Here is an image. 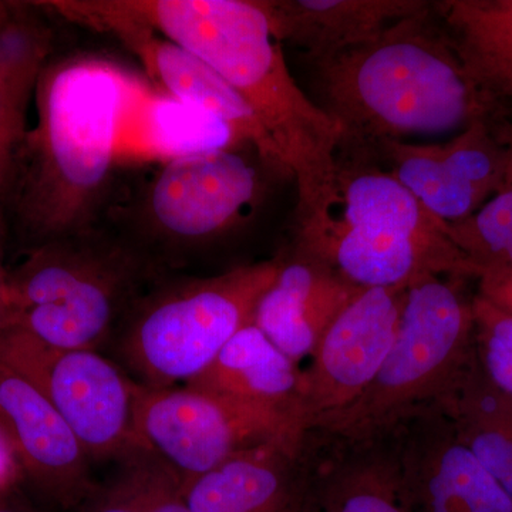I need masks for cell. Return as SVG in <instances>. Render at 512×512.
Masks as SVG:
<instances>
[{"mask_svg":"<svg viewBox=\"0 0 512 512\" xmlns=\"http://www.w3.org/2000/svg\"><path fill=\"white\" fill-rule=\"evenodd\" d=\"M50 9L87 28L133 23L210 64L255 114L279 167L298 188V222L322 204L342 128L293 79L259 0H57Z\"/></svg>","mask_w":512,"mask_h":512,"instance_id":"6da1fadb","label":"cell"},{"mask_svg":"<svg viewBox=\"0 0 512 512\" xmlns=\"http://www.w3.org/2000/svg\"><path fill=\"white\" fill-rule=\"evenodd\" d=\"M141 80L93 55L50 60L37 79L36 124L9 192L36 245L99 225L117 164L121 117Z\"/></svg>","mask_w":512,"mask_h":512,"instance_id":"7a4b0ae2","label":"cell"},{"mask_svg":"<svg viewBox=\"0 0 512 512\" xmlns=\"http://www.w3.org/2000/svg\"><path fill=\"white\" fill-rule=\"evenodd\" d=\"M312 66L319 106L342 128L343 143L373 147L463 131L494 114L467 76L433 5L365 45Z\"/></svg>","mask_w":512,"mask_h":512,"instance_id":"3957f363","label":"cell"},{"mask_svg":"<svg viewBox=\"0 0 512 512\" xmlns=\"http://www.w3.org/2000/svg\"><path fill=\"white\" fill-rule=\"evenodd\" d=\"M363 289H406L429 276L477 278L437 220L369 151L340 147L322 204L296 245Z\"/></svg>","mask_w":512,"mask_h":512,"instance_id":"277c9868","label":"cell"},{"mask_svg":"<svg viewBox=\"0 0 512 512\" xmlns=\"http://www.w3.org/2000/svg\"><path fill=\"white\" fill-rule=\"evenodd\" d=\"M153 272L137 245L99 225L35 245L0 272V330L53 348L101 352Z\"/></svg>","mask_w":512,"mask_h":512,"instance_id":"5b68a950","label":"cell"},{"mask_svg":"<svg viewBox=\"0 0 512 512\" xmlns=\"http://www.w3.org/2000/svg\"><path fill=\"white\" fill-rule=\"evenodd\" d=\"M444 276L410 285L392 348L366 392L312 433L363 446L437 409L477 363L473 301Z\"/></svg>","mask_w":512,"mask_h":512,"instance_id":"8992f818","label":"cell"},{"mask_svg":"<svg viewBox=\"0 0 512 512\" xmlns=\"http://www.w3.org/2000/svg\"><path fill=\"white\" fill-rule=\"evenodd\" d=\"M281 264L282 255L224 274L175 279L147 289L111 340L116 362L143 386L190 382L252 323Z\"/></svg>","mask_w":512,"mask_h":512,"instance_id":"52a82bcc","label":"cell"},{"mask_svg":"<svg viewBox=\"0 0 512 512\" xmlns=\"http://www.w3.org/2000/svg\"><path fill=\"white\" fill-rule=\"evenodd\" d=\"M134 420L140 443L173 468L185 488L244 451L309 434L296 421L190 384L137 383Z\"/></svg>","mask_w":512,"mask_h":512,"instance_id":"ba28073f","label":"cell"},{"mask_svg":"<svg viewBox=\"0 0 512 512\" xmlns=\"http://www.w3.org/2000/svg\"><path fill=\"white\" fill-rule=\"evenodd\" d=\"M0 363L29 380L52 403L92 463H116L138 440L137 382L97 350L60 349L16 330H0Z\"/></svg>","mask_w":512,"mask_h":512,"instance_id":"9c48e42d","label":"cell"},{"mask_svg":"<svg viewBox=\"0 0 512 512\" xmlns=\"http://www.w3.org/2000/svg\"><path fill=\"white\" fill-rule=\"evenodd\" d=\"M138 198L144 235L174 249L208 244L237 228L261 197V174L239 147L158 164Z\"/></svg>","mask_w":512,"mask_h":512,"instance_id":"30bf717a","label":"cell"},{"mask_svg":"<svg viewBox=\"0 0 512 512\" xmlns=\"http://www.w3.org/2000/svg\"><path fill=\"white\" fill-rule=\"evenodd\" d=\"M406 289H365L326 330L302 370L301 407L312 433L355 403L392 348Z\"/></svg>","mask_w":512,"mask_h":512,"instance_id":"8fae6325","label":"cell"},{"mask_svg":"<svg viewBox=\"0 0 512 512\" xmlns=\"http://www.w3.org/2000/svg\"><path fill=\"white\" fill-rule=\"evenodd\" d=\"M488 119L474 121L444 144L389 140L369 148L427 211L451 224L505 190L504 148Z\"/></svg>","mask_w":512,"mask_h":512,"instance_id":"7c38bea8","label":"cell"},{"mask_svg":"<svg viewBox=\"0 0 512 512\" xmlns=\"http://www.w3.org/2000/svg\"><path fill=\"white\" fill-rule=\"evenodd\" d=\"M389 440L413 512H512L510 495L439 409L416 414Z\"/></svg>","mask_w":512,"mask_h":512,"instance_id":"4fadbf2b","label":"cell"},{"mask_svg":"<svg viewBox=\"0 0 512 512\" xmlns=\"http://www.w3.org/2000/svg\"><path fill=\"white\" fill-rule=\"evenodd\" d=\"M0 436L22 478L45 500L74 511L96 481L92 460L52 403L26 377L0 363Z\"/></svg>","mask_w":512,"mask_h":512,"instance_id":"5bb4252c","label":"cell"},{"mask_svg":"<svg viewBox=\"0 0 512 512\" xmlns=\"http://www.w3.org/2000/svg\"><path fill=\"white\" fill-rule=\"evenodd\" d=\"M319 437L262 444L187 485L191 512H313Z\"/></svg>","mask_w":512,"mask_h":512,"instance_id":"9a60e30c","label":"cell"},{"mask_svg":"<svg viewBox=\"0 0 512 512\" xmlns=\"http://www.w3.org/2000/svg\"><path fill=\"white\" fill-rule=\"evenodd\" d=\"M365 291L298 249L282 255L281 269L256 306L252 323L298 365L349 303Z\"/></svg>","mask_w":512,"mask_h":512,"instance_id":"2e32d148","label":"cell"},{"mask_svg":"<svg viewBox=\"0 0 512 512\" xmlns=\"http://www.w3.org/2000/svg\"><path fill=\"white\" fill-rule=\"evenodd\" d=\"M101 32L119 37L146 67L154 86L224 121L262 160L279 167L274 148L255 114L210 64L144 26L113 23Z\"/></svg>","mask_w":512,"mask_h":512,"instance_id":"e0dca14e","label":"cell"},{"mask_svg":"<svg viewBox=\"0 0 512 512\" xmlns=\"http://www.w3.org/2000/svg\"><path fill=\"white\" fill-rule=\"evenodd\" d=\"M272 35L309 63L365 45L400 20L429 12L424 0H259Z\"/></svg>","mask_w":512,"mask_h":512,"instance_id":"ac0fdd59","label":"cell"},{"mask_svg":"<svg viewBox=\"0 0 512 512\" xmlns=\"http://www.w3.org/2000/svg\"><path fill=\"white\" fill-rule=\"evenodd\" d=\"M247 146L234 128L207 111L141 80L131 94L117 138V163L157 161Z\"/></svg>","mask_w":512,"mask_h":512,"instance_id":"d6986e66","label":"cell"},{"mask_svg":"<svg viewBox=\"0 0 512 512\" xmlns=\"http://www.w3.org/2000/svg\"><path fill=\"white\" fill-rule=\"evenodd\" d=\"M185 384L279 414L306 430L301 407L302 370L254 323L239 330L214 362Z\"/></svg>","mask_w":512,"mask_h":512,"instance_id":"ffe728a7","label":"cell"},{"mask_svg":"<svg viewBox=\"0 0 512 512\" xmlns=\"http://www.w3.org/2000/svg\"><path fill=\"white\" fill-rule=\"evenodd\" d=\"M433 12L494 113L512 101V0H441Z\"/></svg>","mask_w":512,"mask_h":512,"instance_id":"44dd1931","label":"cell"},{"mask_svg":"<svg viewBox=\"0 0 512 512\" xmlns=\"http://www.w3.org/2000/svg\"><path fill=\"white\" fill-rule=\"evenodd\" d=\"M50 50L52 32L45 23L12 6L0 29V200L9 194L28 133L29 107Z\"/></svg>","mask_w":512,"mask_h":512,"instance_id":"7402d4cb","label":"cell"},{"mask_svg":"<svg viewBox=\"0 0 512 512\" xmlns=\"http://www.w3.org/2000/svg\"><path fill=\"white\" fill-rule=\"evenodd\" d=\"M333 444L319 458L313 512H413L389 439L363 446Z\"/></svg>","mask_w":512,"mask_h":512,"instance_id":"603a6c76","label":"cell"},{"mask_svg":"<svg viewBox=\"0 0 512 512\" xmlns=\"http://www.w3.org/2000/svg\"><path fill=\"white\" fill-rule=\"evenodd\" d=\"M437 409L512 500V397L491 386L477 360Z\"/></svg>","mask_w":512,"mask_h":512,"instance_id":"cb8c5ba5","label":"cell"},{"mask_svg":"<svg viewBox=\"0 0 512 512\" xmlns=\"http://www.w3.org/2000/svg\"><path fill=\"white\" fill-rule=\"evenodd\" d=\"M74 512H191L183 480L146 446L116 461Z\"/></svg>","mask_w":512,"mask_h":512,"instance_id":"d4e9b609","label":"cell"},{"mask_svg":"<svg viewBox=\"0 0 512 512\" xmlns=\"http://www.w3.org/2000/svg\"><path fill=\"white\" fill-rule=\"evenodd\" d=\"M446 234L478 271H512V188L498 192L480 210L458 222H444Z\"/></svg>","mask_w":512,"mask_h":512,"instance_id":"484cf974","label":"cell"},{"mask_svg":"<svg viewBox=\"0 0 512 512\" xmlns=\"http://www.w3.org/2000/svg\"><path fill=\"white\" fill-rule=\"evenodd\" d=\"M478 366L491 386L512 397V313L473 299Z\"/></svg>","mask_w":512,"mask_h":512,"instance_id":"4316f807","label":"cell"},{"mask_svg":"<svg viewBox=\"0 0 512 512\" xmlns=\"http://www.w3.org/2000/svg\"><path fill=\"white\" fill-rule=\"evenodd\" d=\"M484 299L512 313V271L485 272L478 278Z\"/></svg>","mask_w":512,"mask_h":512,"instance_id":"83f0119b","label":"cell"},{"mask_svg":"<svg viewBox=\"0 0 512 512\" xmlns=\"http://www.w3.org/2000/svg\"><path fill=\"white\" fill-rule=\"evenodd\" d=\"M490 126L505 153V190L512 188V121L501 119L498 114L490 117Z\"/></svg>","mask_w":512,"mask_h":512,"instance_id":"f1b7e54d","label":"cell"},{"mask_svg":"<svg viewBox=\"0 0 512 512\" xmlns=\"http://www.w3.org/2000/svg\"><path fill=\"white\" fill-rule=\"evenodd\" d=\"M19 484L0 491V512H40L19 490Z\"/></svg>","mask_w":512,"mask_h":512,"instance_id":"f546056e","label":"cell"},{"mask_svg":"<svg viewBox=\"0 0 512 512\" xmlns=\"http://www.w3.org/2000/svg\"><path fill=\"white\" fill-rule=\"evenodd\" d=\"M6 237V220H5V212L0 208V252H2L3 242H5ZM3 266L0 265V272H2Z\"/></svg>","mask_w":512,"mask_h":512,"instance_id":"4dcf8cb0","label":"cell"},{"mask_svg":"<svg viewBox=\"0 0 512 512\" xmlns=\"http://www.w3.org/2000/svg\"><path fill=\"white\" fill-rule=\"evenodd\" d=\"M10 12H12V6L8 5V3L0 2V29L8 20Z\"/></svg>","mask_w":512,"mask_h":512,"instance_id":"1f68e13d","label":"cell"}]
</instances>
